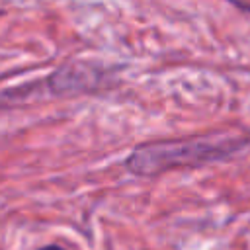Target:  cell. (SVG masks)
I'll return each instance as SVG.
<instances>
[{
  "label": "cell",
  "instance_id": "obj_1",
  "mask_svg": "<svg viewBox=\"0 0 250 250\" xmlns=\"http://www.w3.org/2000/svg\"><path fill=\"white\" fill-rule=\"evenodd\" d=\"M246 145H250L248 135L227 131L156 141L137 146L125 158V168L135 176L148 178L176 168H197L227 160Z\"/></svg>",
  "mask_w": 250,
  "mask_h": 250
},
{
  "label": "cell",
  "instance_id": "obj_2",
  "mask_svg": "<svg viewBox=\"0 0 250 250\" xmlns=\"http://www.w3.org/2000/svg\"><path fill=\"white\" fill-rule=\"evenodd\" d=\"M39 250H66V248L61 244H47V246H41Z\"/></svg>",
  "mask_w": 250,
  "mask_h": 250
}]
</instances>
